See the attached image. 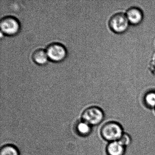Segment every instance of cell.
Wrapping results in <instances>:
<instances>
[{
  "mask_svg": "<svg viewBox=\"0 0 155 155\" xmlns=\"http://www.w3.org/2000/svg\"><path fill=\"white\" fill-rule=\"evenodd\" d=\"M124 133L122 126L118 122L112 120L105 122L101 128V137L108 142L119 140Z\"/></svg>",
  "mask_w": 155,
  "mask_h": 155,
  "instance_id": "cell-1",
  "label": "cell"
},
{
  "mask_svg": "<svg viewBox=\"0 0 155 155\" xmlns=\"http://www.w3.org/2000/svg\"><path fill=\"white\" fill-rule=\"evenodd\" d=\"M106 117L105 112L99 107H90L85 110L82 115L83 121L91 126H97L101 124Z\"/></svg>",
  "mask_w": 155,
  "mask_h": 155,
  "instance_id": "cell-2",
  "label": "cell"
},
{
  "mask_svg": "<svg viewBox=\"0 0 155 155\" xmlns=\"http://www.w3.org/2000/svg\"><path fill=\"white\" fill-rule=\"evenodd\" d=\"M130 24L126 14L122 12L115 13L112 15L108 22L110 29L117 34H122L126 32Z\"/></svg>",
  "mask_w": 155,
  "mask_h": 155,
  "instance_id": "cell-3",
  "label": "cell"
},
{
  "mask_svg": "<svg viewBox=\"0 0 155 155\" xmlns=\"http://www.w3.org/2000/svg\"><path fill=\"white\" fill-rule=\"evenodd\" d=\"M20 23L17 18L13 16H6L0 21L2 32L8 36H14L20 30Z\"/></svg>",
  "mask_w": 155,
  "mask_h": 155,
  "instance_id": "cell-4",
  "label": "cell"
},
{
  "mask_svg": "<svg viewBox=\"0 0 155 155\" xmlns=\"http://www.w3.org/2000/svg\"><path fill=\"white\" fill-rule=\"evenodd\" d=\"M46 52L49 59L54 62L62 61L67 56V49L63 44L58 42H53L48 45Z\"/></svg>",
  "mask_w": 155,
  "mask_h": 155,
  "instance_id": "cell-5",
  "label": "cell"
},
{
  "mask_svg": "<svg viewBox=\"0 0 155 155\" xmlns=\"http://www.w3.org/2000/svg\"><path fill=\"white\" fill-rule=\"evenodd\" d=\"M126 15L130 24L135 26L140 24L143 19V12L137 7L129 8L126 12Z\"/></svg>",
  "mask_w": 155,
  "mask_h": 155,
  "instance_id": "cell-6",
  "label": "cell"
},
{
  "mask_svg": "<svg viewBox=\"0 0 155 155\" xmlns=\"http://www.w3.org/2000/svg\"><path fill=\"white\" fill-rule=\"evenodd\" d=\"M126 148L119 140L108 142L106 147L107 155H124Z\"/></svg>",
  "mask_w": 155,
  "mask_h": 155,
  "instance_id": "cell-7",
  "label": "cell"
},
{
  "mask_svg": "<svg viewBox=\"0 0 155 155\" xmlns=\"http://www.w3.org/2000/svg\"><path fill=\"white\" fill-rule=\"evenodd\" d=\"M32 59L35 63L39 65H45L49 60L46 51L41 48L38 49L33 52Z\"/></svg>",
  "mask_w": 155,
  "mask_h": 155,
  "instance_id": "cell-8",
  "label": "cell"
},
{
  "mask_svg": "<svg viewBox=\"0 0 155 155\" xmlns=\"http://www.w3.org/2000/svg\"><path fill=\"white\" fill-rule=\"evenodd\" d=\"M143 103L149 108L155 109V91L146 93L143 98Z\"/></svg>",
  "mask_w": 155,
  "mask_h": 155,
  "instance_id": "cell-9",
  "label": "cell"
},
{
  "mask_svg": "<svg viewBox=\"0 0 155 155\" xmlns=\"http://www.w3.org/2000/svg\"><path fill=\"white\" fill-rule=\"evenodd\" d=\"M77 130L80 135L87 136L91 132V126L83 120L78 123L77 126Z\"/></svg>",
  "mask_w": 155,
  "mask_h": 155,
  "instance_id": "cell-10",
  "label": "cell"
},
{
  "mask_svg": "<svg viewBox=\"0 0 155 155\" xmlns=\"http://www.w3.org/2000/svg\"><path fill=\"white\" fill-rule=\"evenodd\" d=\"M0 155H19V153L16 147L8 145L2 148Z\"/></svg>",
  "mask_w": 155,
  "mask_h": 155,
  "instance_id": "cell-11",
  "label": "cell"
},
{
  "mask_svg": "<svg viewBox=\"0 0 155 155\" xmlns=\"http://www.w3.org/2000/svg\"><path fill=\"white\" fill-rule=\"evenodd\" d=\"M119 141L120 143L124 146L125 147H128L132 142V138L131 136L128 133L124 132L121 137Z\"/></svg>",
  "mask_w": 155,
  "mask_h": 155,
  "instance_id": "cell-12",
  "label": "cell"
},
{
  "mask_svg": "<svg viewBox=\"0 0 155 155\" xmlns=\"http://www.w3.org/2000/svg\"></svg>",
  "mask_w": 155,
  "mask_h": 155,
  "instance_id": "cell-13",
  "label": "cell"
}]
</instances>
